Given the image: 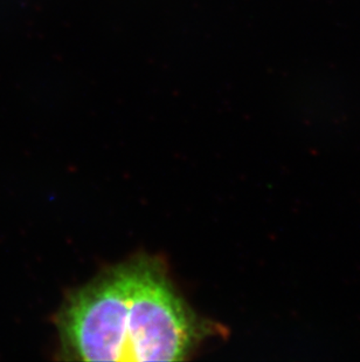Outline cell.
I'll return each mask as SVG.
<instances>
[{
  "instance_id": "6da1fadb",
  "label": "cell",
  "mask_w": 360,
  "mask_h": 362,
  "mask_svg": "<svg viewBox=\"0 0 360 362\" xmlns=\"http://www.w3.org/2000/svg\"><path fill=\"white\" fill-rule=\"evenodd\" d=\"M65 352L85 361H177L199 325L149 259L116 267L76 291L59 315Z\"/></svg>"
}]
</instances>
